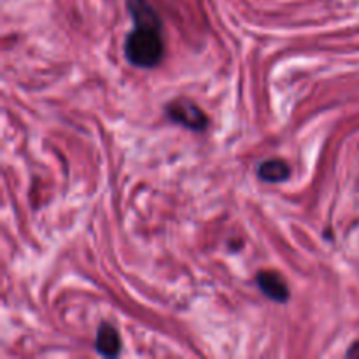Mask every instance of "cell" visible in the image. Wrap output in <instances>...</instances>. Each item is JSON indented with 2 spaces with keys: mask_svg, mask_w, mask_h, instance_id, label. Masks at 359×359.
<instances>
[{
  "mask_svg": "<svg viewBox=\"0 0 359 359\" xmlns=\"http://www.w3.org/2000/svg\"><path fill=\"white\" fill-rule=\"evenodd\" d=\"M95 347H97L98 353L105 358H116L121 351V339H119V333L116 332L114 326L100 325L97 332V340H95Z\"/></svg>",
  "mask_w": 359,
  "mask_h": 359,
  "instance_id": "obj_4",
  "label": "cell"
},
{
  "mask_svg": "<svg viewBox=\"0 0 359 359\" xmlns=\"http://www.w3.org/2000/svg\"><path fill=\"white\" fill-rule=\"evenodd\" d=\"M291 175V168L283 160H266L258 167V177L265 182H283Z\"/></svg>",
  "mask_w": 359,
  "mask_h": 359,
  "instance_id": "obj_5",
  "label": "cell"
},
{
  "mask_svg": "<svg viewBox=\"0 0 359 359\" xmlns=\"http://www.w3.org/2000/svg\"><path fill=\"white\" fill-rule=\"evenodd\" d=\"M347 358H354V359H359V342L353 344V346H351V349L347 351Z\"/></svg>",
  "mask_w": 359,
  "mask_h": 359,
  "instance_id": "obj_6",
  "label": "cell"
},
{
  "mask_svg": "<svg viewBox=\"0 0 359 359\" xmlns=\"http://www.w3.org/2000/svg\"><path fill=\"white\" fill-rule=\"evenodd\" d=\"M167 114L174 123H179V125L195 130V132H202L209 126V119H207L205 112L196 104L186 100V98H179V100L168 104Z\"/></svg>",
  "mask_w": 359,
  "mask_h": 359,
  "instance_id": "obj_2",
  "label": "cell"
},
{
  "mask_svg": "<svg viewBox=\"0 0 359 359\" xmlns=\"http://www.w3.org/2000/svg\"><path fill=\"white\" fill-rule=\"evenodd\" d=\"M258 286L270 300L277 302V304H284L290 298V290H287V284L284 283L283 277L276 272H259L258 277Z\"/></svg>",
  "mask_w": 359,
  "mask_h": 359,
  "instance_id": "obj_3",
  "label": "cell"
},
{
  "mask_svg": "<svg viewBox=\"0 0 359 359\" xmlns=\"http://www.w3.org/2000/svg\"><path fill=\"white\" fill-rule=\"evenodd\" d=\"M135 27L125 42V55L135 67L151 69L161 62L165 42L161 37V20L146 0H126Z\"/></svg>",
  "mask_w": 359,
  "mask_h": 359,
  "instance_id": "obj_1",
  "label": "cell"
}]
</instances>
